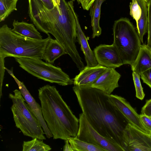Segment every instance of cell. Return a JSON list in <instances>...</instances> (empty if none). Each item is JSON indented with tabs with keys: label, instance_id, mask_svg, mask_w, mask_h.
<instances>
[{
	"label": "cell",
	"instance_id": "obj_19",
	"mask_svg": "<svg viewBox=\"0 0 151 151\" xmlns=\"http://www.w3.org/2000/svg\"><path fill=\"white\" fill-rule=\"evenodd\" d=\"M105 1L95 0L90 9L93 38L96 37H99L101 33L102 30L100 26L99 21L101 6Z\"/></svg>",
	"mask_w": 151,
	"mask_h": 151
},
{
	"label": "cell",
	"instance_id": "obj_24",
	"mask_svg": "<svg viewBox=\"0 0 151 151\" xmlns=\"http://www.w3.org/2000/svg\"><path fill=\"white\" fill-rule=\"evenodd\" d=\"M132 76L136 90V96L138 99L142 100L145 94L143 91L140 80V76L134 72H132Z\"/></svg>",
	"mask_w": 151,
	"mask_h": 151
},
{
	"label": "cell",
	"instance_id": "obj_10",
	"mask_svg": "<svg viewBox=\"0 0 151 151\" xmlns=\"http://www.w3.org/2000/svg\"><path fill=\"white\" fill-rule=\"evenodd\" d=\"M7 72L13 78L17 84L25 101L39 122L46 137L50 138L53 137L49 130L42 114L41 106L37 103L32 96L23 82L19 81L14 75L13 68L9 70L5 68Z\"/></svg>",
	"mask_w": 151,
	"mask_h": 151
},
{
	"label": "cell",
	"instance_id": "obj_7",
	"mask_svg": "<svg viewBox=\"0 0 151 151\" xmlns=\"http://www.w3.org/2000/svg\"><path fill=\"white\" fill-rule=\"evenodd\" d=\"M19 66L29 74L44 81L62 86L73 84V80L62 69L42 59L14 57Z\"/></svg>",
	"mask_w": 151,
	"mask_h": 151
},
{
	"label": "cell",
	"instance_id": "obj_1",
	"mask_svg": "<svg viewBox=\"0 0 151 151\" xmlns=\"http://www.w3.org/2000/svg\"><path fill=\"white\" fill-rule=\"evenodd\" d=\"M73 89L82 113L93 128L123 148L124 131L129 123L109 95L91 86L74 85Z\"/></svg>",
	"mask_w": 151,
	"mask_h": 151
},
{
	"label": "cell",
	"instance_id": "obj_5",
	"mask_svg": "<svg viewBox=\"0 0 151 151\" xmlns=\"http://www.w3.org/2000/svg\"><path fill=\"white\" fill-rule=\"evenodd\" d=\"M113 45L116 49L123 65H131L135 60L141 42L135 27L129 19L115 21L113 27Z\"/></svg>",
	"mask_w": 151,
	"mask_h": 151
},
{
	"label": "cell",
	"instance_id": "obj_8",
	"mask_svg": "<svg viewBox=\"0 0 151 151\" xmlns=\"http://www.w3.org/2000/svg\"><path fill=\"white\" fill-rule=\"evenodd\" d=\"M79 126L76 137L100 146L106 151H124L118 144L103 137L92 126L82 113L79 114Z\"/></svg>",
	"mask_w": 151,
	"mask_h": 151
},
{
	"label": "cell",
	"instance_id": "obj_4",
	"mask_svg": "<svg viewBox=\"0 0 151 151\" xmlns=\"http://www.w3.org/2000/svg\"><path fill=\"white\" fill-rule=\"evenodd\" d=\"M32 39L13 31L7 24L0 28V56L42 59L45 46L51 38Z\"/></svg>",
	"mask_w": 151,
	"mask_h": 151
},
{
	"label": "cell",
	"instance_id": "obj_30",
	"mask_svg": "<svg viewBox=\"0 0 151 151\" xmlns=\"http://www.w3.org/2000/svg\"><path fill=\"white\" fill-rule=\"evenodd\" d=\"M141 114L151 116V99L147 100L142 108Z\"/></svg>",
	"mask_w": 151,
	"mask_h": 151
},
{
	"label": "cell",
	"instance_id": "obj_27",
	"mask_svg": "<svg viewBox=\"0 0 151 151\" xmlns=\"http://www.w3.org/2000/svg\"><path fill=\"white\" fill-rule=\"evenodd\" d=\"M4 57L0 56V98L2 95V89L5 72Z\"/></svg>",
	"mask_w": 151,
	"mask_h": 151
},
{
	"label": "cell",
	"instance_id": "obj_26",
	"mask_svg": "<svg viewBox=\"0 0 151 151\" xmlns=\"http://www.w3.org/2000/svg\"><path fill=\"white\" fill-rule=\"evenodd\" d=\"M148 25L147 45L151 48V0L147 3Z\"/></svg>",
	"mask_w": 151,
	"mask_h": 151
},
{
	"label": "cell",
	"instance_id": "obj_31",
	"mask_svg": "<svg viewBox=\"0 0 151 151\" xmlns=\"http://www.w3.org/2000/svg\"><path fill=\"white\" fill-rule=\"evenodd\" d=\"M73 1L75 0H73ZM80 4L83 9L88 10L95 0H76Z\"/></svg>",
	"mask_w": 151,
	"mask_h": 151
},
{
	"label": "cell",
	"instance_id": "obj_17",
	"mask_svg": "<svg viewBox=\"0 0 151 151\" xmlns=\"http://www.w3.org/2000/svg\"><path fill=\"white\" fill-rule=\"evenodd\" d=\"M66 54L63 46L56 39L50 38L45 48L42 59L52 64L61 56Z\"/></svg>",
	"mask_w": 151,
	"mask_h": 151
},
{
	"label": "cell",
	"instance_id": "obj_35",
	"mask_svg": "<svg viewBox=\"0 0 151 151\" xmlns=\"http://www.w3.org/2000/svg\"><path fill=\"white\" fill-rule=\"evenodd\" d=\"M146 2V3H147H147L150 0H144Z\"/></svg>",
	"mask_w": 151,
	"mask_h": 151
},
{
	"label": "cell",
	"instance_id": "obj_9",
	"mask_svg": "<svg viewBox=\"0 0 151 151\" xmlns=\"http://www.w3.org/2000/svg\"><path fill=\"white\" fill-rule=\"evenodd\" d=\"M124 151H151V136L128 123L124 131Z\"/></svg>",
	"mask_w": 151,
	"mask_h": 151
},
{
	"label": "cell",
	"instance_id": "obj_25",
	"mask_svg": "<svg viewBox=\"0 0 151 151\" xmlns=\"http://www.w3.org/2000/svg\"><path fill=\"white\" fill-rule=\"evenodd\" d=\"M130 15L137 23L141 14V10L137 0H132L130 3Z\"/></svg>",
	"mask_w": 151,
	"mask_h": 151
},
{
	"label": "cell",
	"instance_id": "obj_15",
	"mask_svg": "<svg viewBox=\"0 0 151 151\" xmlns=\"http://www.w3.org/2000/svg\"><path fill=\"white\" fill-rule=\"evenodd\" d=\"M77 25V41L81 45V49L84 54L87 65L88 67L96 66L99 64L97 62L94 52L89 46L88 40L83 31L77 14L75 12L74 6L73 8Z\"/></svg>",
	"mask_w": 151,
	"mask_h": 151
},
{
	"label": "cell",
	"instance_id": "obj_18",
	"mask_svg": "<svg viewBox=\"0 0 151 151\" xmlns=\"http://www.w3.org/2000/svg\"><path fill=\"white\" fill-rule=\"evenodd\" d=\"M12 25L13 28L12 30L16 33L32 39H43L42 37L34 24L23 21L20 22L15 19Z\"/></svg>",
	"mask_w": 151,
	"mask_h": 151
},
{
	"label": "cell",
	"instance_id": "obj_29",
	"mask_svg": "<svg viewBox=\"0 0 151 151\" xmlns=\"http://www.w3.org/2000/svg\"><path fill=\"white\" fill-rule=\"evenodd\" d=\"M140 118L143 124L150 132L151 130V116L141 114Z\"/></svg>",
	"mask_w": 151,
	"mask_h": 151
},
{
	"label": "cell",
	"instance_id": "obj_20",
	"mask_svg": "<svg viewBox=\"0 0 151 151\" xmlns=\"http://www.w3.org/2000/svg\"><path fill=\"white\" fill-rule=\"evenodd\" d=\"M141 10L140 17L136 23L137 33L141 41L143 44L144 35L147 32L148 25L147 4L144 0H137Z\"/></svg>",
	"mask_w": 151,
	"mask_h": 151
},
{
	"label": "cell",
	"instance_id": "obj_3",
	"mask_svg": "<svg viewBox=\"0 0 151 151\" xmlns=\"http://www.w3.org/2000/svg\"><path fill=\"white\" fill-rule=\"evenodd\" d=\"M43 118L54 139L76 137L79 119L62 98L55 86L48 84L38 90Z\"/></svg>",
	"mask_w": 151,
	"mask_h": 151
},
{
	"label": "cell",
	"instance_id": "obj_12",
	"mask_svg": "<svg viewBox=\"0 0 151 151\" xmlns=\"http://www.w3.org/2000/svg\"><path fill=\"white\" fill-rule=\"evenodd\" d=\"M112 103L126 119L128 123L139 130L150 134V132L144 126L141 121L140 115L123 97L116 95H109Z\"/></svg>",
	"mask_w": 151,
	"mask_h": 151
},
{
	"label": "cell",
	"instance_id": "obj_14",
	"mask_svg": "<svg viewBox=\"0 0 151 151\" xmlns=\"http://www.w3.org/2000/svg\"><path fill=\"white\" fill-rule=\"evenodd\" d=\"M107 69L99 64L91 67L86 66L73 79V84L79 86H90Z\"/></svg>",
	"mask_w": 151,
	"mask_h": 151
},
{
	"label": "cell",
	"instance_id": "obj_22",
	"mask_svg": "<svg viewBox=\"0 0 151 151\" xmlns=\"http://www.w3.org/2000/svg\"><path fill=\"white\" fill-rule=\"evenodd\" d=\"M52 148L43 142L42 140L37 138L31 140L24 141L22 145L23 151H47Z\"/></svg>",
	"mask_w": 151,
	"mask_h": 151
},
{
	"label": "cell",
	"instance_id": "obj_33",
	"mask_svg": "<svg viewBox=\"0 0 151 151\" xmlns=\"http://www.w3.org/2000/svg\"><path fill=\"white\" fill-rule=\"evenodd\" d=\"M65 144L63 148L64 151H73L72 147L68 140H65Z\"/></svg>",
	"mask_w": 151,
	"mask_h": 151
},
{
	"label": "cell",
	"instance_id": "obj_28",
	"mask_svg": "<svg viewBox=\"0 0 151 151\" xmlns=\"http://www.w3.org/2000/svg\"><path fill=\"white\" fill-rule=\"evenodd\" d=\"M140 76L143 82L151 88V68L142 73Z\"/></svg>",
	"mask_w": 151,
	"mask_h": 151
},
{
	"label": "cell",
	"instance_id": "obj_21",
	"mask_svg": "<svg viewBox=\"0 0 151 151\" xmlns=\"http://www.w3.org/2000/svg\"><path fill=\"white\" fill-rule=\"evenodd\" d=\"M67 139L73 151H106L100 146L83 141L76 137H70Z\"/></svg>",
	"mask_w": 151,
	"mask_h": 151
},
{
	"label": "cell",
	"instance_id": "obj_2",
	"mask_svg": "<svg viewBox=\"0 0 151 151\" xmlns=\"http://www.w3.org/2000/svg\"><path fill=\"white\" fill-rule=\"evenodd\" d=\"M29 16L37 29L52 34L65 49L73 61L81 56L76 43L77 25L73 8V1L60 0L59 6L47 8L40 0H28Z\"/></svg>",
	"mask_w": 151,
	"mask_h": 151
},
{
	"label": "cell",
	"instance_id": "obj_34",
	"mask_svg": "<svg viewBox=\"0 0 151 151\" xmlns=\"http://www.w3.org/2000/svg\"><path fill=\"white\" fill-rule=\"evenodd\" d=\"M55 6H59L60 4V0H52Z\"/></svg>",
	"mask_w": 151,
	"mask_h": 151
},
{
	"label": "cell",
	"instance_id": "obj_32",
	"mask_svg": "<svg viewBox=\"0 0 151 151\" xmlns=\"http://www.w3.org/2000/svg\"><path fill=\"white\" fill-rule=\"evenodd\" d=\"M43 4L48 9H52L54 6L52 0H40Z\"/></svg>",
	"mask_w": 151,
	"mask_h": 151
},
{
	"label": "cell",
	"instance_id": "obj_13",
	"mask_svg": "<svg viewBox=\"0 0 151 151\" xmlns=\"http://www.w3.org/2000/svg\"><path fill=\"white\" fill-rule=\"evenodd\" d=\"M121 77V75L115 68H108L90 86L110 95L119 86L118 83Z\"/></svg>",
	"mask_w": 151,
	"mask_h": 151
},
{
	"label": "cell",
	"instance_id": "obj_11",
	"mask_svg": "<svg viewBox=\"0 0 151 151\" xmlns=\"http://www.w3.org/2000/svg\"><path fill=\"white\" fill-rule=\"evenodd\" d=\"M93 52L99 65L108 68L115 69L123 65L116 49L113 44H101L94 49Z\"/></svg>",
	"mask_w": 151,
	"mask_h": 151
},
{
	"label": "cell",
	"instance_id": "obj_16",
	"mask_svg": "<svg viewBox=\"0 0 151 151\" xmlns=\"http://www.w3.org/2000/svg\"><path fill=\"white\" fill-rule=\"evenodd\" d=\"M131 67L133 72L140 76L143 72L151 68V48L147 45H141L137 56Z\"/></svg>",
	"mask_w": 151,
	"mask_h": 151
},
{
	"label": "cell",
	"instance_id": "obj_36",
	"mask_svg": "<svg viewBox=\"0 0 151 151\" xmlns=\"http://www.w3.org/2000/svg\"><path fill=\"white\" fill-rule=\"evenodd\" d=\"M150 134L151 136V130L150 132Z\"/></svg>",
	"mask_w": 151,
	"mask_h": 151
},
{
	"label": "cell",
	"instance_id": "obj_6",
	"mask_svg": "<svg viewBox=\"0 0 151 151\" xmlns=\"http://www.w3.org/2000/svg\"><path fill=\"white\" fill-rule=\"evenodd\" d=\"M14 94L10 93L9 98L12 101L11 107L16 127L25 136L41 140H45L43 129L19 90L15 89Z\"/></svg>",
	"mask_w": 151,
	"mask_h": 151
},
{
	"label": "cell",
	"instance_id": "obj_23",
	"mask_svg": "<svg viewBox=\"0 0 151 151\" xmlns=\"http://www.w3.org/2000/svg\"><path fill=\"white\" fill-rule=\"evenodd\" d=\"M19 0H0V22L4 21L14 11H16Z\"/></svg>",
	"mask_w": 151,
	"mask_h": 151
}]
</instances>
